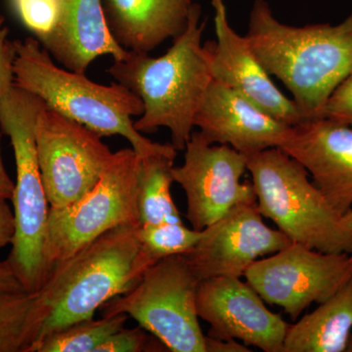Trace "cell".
Here are the masks:
<instances>
[{"label":"cell","mask_w":352,"mask_h":352,"mask_svg":"<svg viewBox=\"0 0 352 352\" xmlns=\"http://www.w3.org/2000/svg\"><path fill=\"white\" fill-rule=\"evenodd\" d=\"M245 36L264 69L293 95L303 120L320 118L352 74V11L339 25L294 27L278 21L266 0H254Z\"/></svg>","instance_id":"6da1fadb"},{"label":"cell","mask_w":352,"mask_h":352,"mask_svg":"<svg viewBox=\"0 0 352 352\" xmlns=\"http://www.w3.org/2000/svg\"><path fill=\"white\" fill-rule=\"evenodd\" d=\"M140 226L120 224L53 266L36 292V338L31 349L50 333L94 318L97 310L133 288L156 263L141 248Z\"/></svg>","instance_id":"7a4b0ae2"},{"label":"cell","mask_w":352,"mask_h":352,"mask_svg":"<svg viewBox=\"0 0 352 352\" xmlns=\"http://www.w3.org/2000/svg\"><path fill=\"white\" fill-rule=\"evenodd\" d=\"M201 7L195 2L186 29L162 56L129 51L108 69L116 82L143 102L144 112L134 122L136 131L149 133L166 127L177 151H184L191 138L197 111L212 80L208 50L201 43L206 21L201 22Z\"/></svg>","instance_id":"3957f363"},{"label":"cell","mask_w":352,"mask_h":352,"mask_svg":"<svg viewBox=\"0 0 352 352\" xmlns=\"http://www.w3.org/2000/svg\"><path fill=\"white\" fill-rule=\"evenodd\" d=\"M14 76L17 87L43 99L47 107L104 136L120 135L140 157L175 149L153 142L134 127L133 117L144 112L138 95L120 83L92 82L85 74L57 66L34 36L14 41Z\"/></svg>","instance_id":"277c9868"},{"label":"cell","mask_w":352,"mask_h":352,"mask_svg":"<svg viewBox=\"0 0 352 352\" xmlns=\"http://www.w3.org/2000/svg\"><path fill=\"white\" fill-rule=\"evenodd\" d=\"M43 99L14 85L0 100V131L10 138L16 163L12 201L16 232L6 259L28 293H36L48 275L46 229L50 205L36 152V126Z\"/></svg>","instance_id":"5b68a950"},{"label":"cell","mask_w":352,"mask_h":352,"mask_svg":"<svg viewBox=\"0 0 352 352\" xmlns=\"http://www.w3.org/2000/svg\"><path fill=\"white\" fill-rule=\"evenodd\" d=\"M247 168L258 212L292 243L326 254H351L352 228L302 164L275 147L248 157Z\"/></svg>","instance_id":"8992f818"},{"label":"cell","mask_w":352,"mask_h":352,"mask_svg":"<svg viewBox=\"0 0 352 352\" xmlns=\"http://www.w3.org/2000/svg\"><path fill=\"white\" fill-rule=\"evenodd\" d=\"M199 280L184 254L153 264L127 293L100 308L102 315L126 314L173 352H210V338L197 312Z\"/></svg>","instance_id":"52a82bcc"},{"label":"cell","mask_w":352,"mask_h":352,"mask_svg":"<svg viewBox=\"0 0 352 352\" xmlns=\"http://www.w3.org/2000/svg\"><path fill=\"white\" fill-rule=\"evenodd\" d=\"M140 157L132 148L113 153L94 188L64 208H50L45 261L53 266L73 256L111 229L139 222L138 195Z\"/></svg>","instance_id":"ba28073f"},{"label":"cell","mask_w":352,"mask_h":352,"mask_svg":"<svg viewBox=\"0 0 352 352\" xmlns=\"http://www.w3.org/2000/svg\"><path fill=\"white\" fill-rule=\"evenodd\" d=\"M36 152L50 208H64L94 188L113 153L101 136L44 106L36 126Z\"/></svg>","instance_id":"9c48e42d"},{"label":"cell","mask_w":352,"mask_h":352,"mask_svg":"<svg viewBox=\"0 0 352 352\" xmlns=\"http://www.w3.org/2000/svg\"><path fill=\"white\" fill-rule=\"evenodd\" d=\"M244 278L264 302L283 308L293 320L312 303L326 302L352 278L346 252L326 254L291 243L258 259Z\"/></svg>","instance_id":"30bf717a"},{"label":"cell","mask_w":352,"mask_h":352,"mask_svg":"<svg viewBox=\"0 0 352 352\" xmlns=\"http://www.w3.org/2000/svg\"><path fill=\"white\" fill-rule=\"evenodd\" d=\"M184 151V163L173 166V176L184 190L192 228L204 230L236 206L256 201L252 182H242L247 156L228 145L210 144L199 131Z\"/></svg>","instance_id":"8fae6325"},{"label":"cell","mask_w":352,"mask_h":352,"mask_svg":"<svg viewBox=\"0 0 352 352\" xmlns=\"http://www.w3.org/2000/svg\"><path fill=\"white\" fill-rule=\"evenodd\" d=\"M199 318L210 325L208 336L236 340L265 352H283L289 324L271 311L258 292L241 277L217 276L199 282Z\"/></svg>","instance_id":"7c38bea8"},{"label":"cell","mask_w":352,"mask_h":352,"mask_svg":"<svg viewBox=\"0 0 352 352\" xmlns=\"http://www.w3.org/2000/svg\"><path fill=\"white\" fill-rule=\"evenodd\" d=\"M278 229L266 226L256 201L240 204L201 230L194 249L184 254L199 281L217 276L244 277L258 259L291 244Z\"/></svg>","instance_id":"4fadbf2b"},{"label":"cell","mask_w":352,"mask_h":352,"mask_svg":"<svg viewBox=\"0 0 352 352\" xmlns=\"http://www.w3.org/2000/svg\"><path fill=\"white\" fill-rule=\"evenodd\" d=\"M214 10L217 41L205 43L212 78L242 95L268 115L294 126L303 118L293 99L274 85L245 36L229 23L224 0H210Z\"/></svg>","instance_id":"5bb4252c"},{"label":"cell","mask_w":352,"mask_h":352,"mask_svg":"<svg viewBox=\"0 0 352 352\" xmlns=\"http://www.w3.org/2000/svg\"><path fill=\"white\" fill-rule=\"evenodd\" d=\"M302 164L340 215L352 210V129L335 120L317 118L292 126L281 146Z\"/></svg>","instance_id":"9a60e30c"},{"label":"cell","mask_w":352,"mask_h":352,"mask_svg":"<svg viewBox=\"0 0 352 352\" xmlns=\"http://www.w3.org/2000/svg\"><path fill=\"white\" fill-rule=\"evenodd\" d=\"M194 126L210 144L228 145L247 157L281 147L292 129L214 78L197 111Z\"/></svg>","instance_id":"2e32d148"},{"label":"cell","mask_w":352,"mask_h":352,"mask_svg":"<svg viewBox=\"0 0 352 352\" xmlns=\"http://www.w3.org/2000/svg\"><path fill=\"white\" fill-rule=\"evenodd\" d=\"M113 38L126 51L150 53L186 29L195 0H101Z\"/></svg>","instance_id":"e0dca14e"},{"label":"cell","mask_w":352,"mask_h":352,"mask_svg":"<svg viewBox=\"0 0 352 352\" xmlns=\"http://www.w3.org/2000/svg\"><path fill=\"white\" fill-rule=\"evenodd\" d=\"M60 17L50 56L65 69L87 73L97 58L111 55L115 60L127 56L113 38L101 0H59Z\"/></svg>","instance_id":"ac0fdd59"},{"label":"cell","mask_w":352,"mask_h":352,"mask_svg":"<svg viewBox=\"0 0 352 352\" xmlns=\"http://www.w3.org/2000/svg\"><path fill=\"white\" fill-rule=\"evenodd\" d=\"M352 339V278L326 302L289 325L283 352H349Z\"/></svg>","instance_id":"d6986e66"},{"label":"cell","mask_w":352,"mask_h":352,"mask_svg":"<svg viewBox=\"0 0 352 352\" xmlns=\"http://www.w3.org/2000/svg\"><path fill=\"white\" fill-rule=\"evenodd\" d=\"M177 150L140 157L138 207L141 226L182 222L171 196L173 163Z\"/></svg>","instance_id":"ffe728a7"},{"label":"cell","mask_w":352,"mask_h":352,"mask_svg":"<svg viewBox=\"0 0 352 352\" xmlns=\"http://www.w3.org/2000/svg\"><path fill=\"white\" fill-rule=\"evenodd\" d=\"M36 293L0 291V352H29L36 338Z\"/></svg>","instance_id":"44dd1931"},{"label":"cell","mask_w":352,"mask_h":352,"mask_svg":"<svg viewBox=\"0 0 352 352\" xmlns=\"http://www.w3.org/2000/svg\"><path fill=\"white\" fill-rule=\"evenodd\" d=\"M126 314L85 319L46 336L30 352H95L109 336L124 327Z\"/></svg>","instance_id":"7402d4cb"},{"label":"cell","mask_w":352,"mask_h":352,"mask_svg":"<svg viewBox=\"0 0 352 352\" xmlns=\"http://www.w3.org/2000/svg\"><path fill=\"white\" fill-rule=\"evenodd\" d=\"M139 241L145 254L154 263L176 254H186L198 244L201 231L188 228L182 222H163L140 226Z\"/></svg>","instance_id":"603a6c76"},{"label":"cell","mask_w":352,"mask_h":352,"mask_svg":"<svg viewBox=\"0 0 352 352\" xmlns=\"http://www.w3.org/2000/svg\"><path fill=\"white\" fill-rule=\"evenodd\" d=\"M8 4L21 24L48 52L59 24V0H8Z\"/></svg>","instance_id":"cb8c5ba5"},{"label":"cell","mask_w":352,"mask_h":352,"mask_svg":"<svg viewBox=\"0 0 352 352\" xmlns=\"http://www.w3.org/2000/svg\"><path fill=\"white\" fill-rule=\"evenodd\" d=\"M164 347L166 349L157 338L139 326L133 329L122 327L109 336L95 352L162 351L159 349Z\"/></svg>","instance_id":"d4e9b609"},{"label":"cell","mask_w":352,"mask_h":352,"mask_svg":"<svg viewBox=\"0 0 352 352\" xmlns=\"http://www.w3.org/2000/svg\"><path fill=\"white\" fill-rule=\"evenodd\" d=\"M320 118L335 120L352 129V74L329 97Z\"/></svg>","instance_id":"484cf974"},{"label":"cell","mask_w":352,"mask_h":352,"mask_svg":"<svg viewBox=\"0 0 352 352\" xmlns=\"http://www.w3.org/2000/svg\"><path fill=\"white\" fill-rule=\"evenodd\" d=\"M4 23L6 18L0 14V100L15 85L14 62L16 51L13 41L8 38L9 29Z\"/></svg>","instance_id":"4316f807"},{"label":"cell","mask_w":352,"mask_h":352,"mask_svg":"<svg viewBox=\"0 0 352 352\" xmlns=\"http://www.w3.org/2000/svg\"><path fill=\"white\" fill-rule=\"evenodd\" d=\"M15 232V214L6 199L0 198V249L12 244Z\"/></svg>","instance_id":"83f0119b"},{"label":"cell","mask_w":352,"mask_h":352,"mask_svg":"<svg viewBox=\"0 0 352 352\" xmlns=\"http://www.w3.org/2000/svg\"><path fill=\"white\" fill-rule=\"evenodd\" d=\"M0 291L25 292L7 261L0 263Z\"/></svg>","instance_id":"f1b7e54d"},{"label":"cell","mask_w":352,"mask_h":352,"mask_svg":"<svg viewBox=\"0 0 352 352\" xmlns=\"http://www.w3.org/2000/svg\"><path fill=\"white\" fill-rule=\"evenodd\" d=\"M1 133H0V198L12 200L14 190H15V183L12 182L10 176L7 173L6 168H4L3 162H2Z\"/></svg>","instance_id":"f546056e"},{"label":"cell","mask_w":352,"mask_h":352,"mask_svg":"<svg viewBox=\"0 0 352 352\" xmlns=\"http://www.w3.org/2000/svg\"><path fill=\"white\" fill-rule=\"evenodd\" d=\"M344 219L347 226L352 228V210L351 212H347L346 215H344Z\"/></svg>","instance_id":"4dcf8cb0"},{"label":"cell","mask_w":352,"mask_h":352,"mask_svg":"<svg viewBox=\"0 0 352 352\" xmlns=\"http://www.w3.org/2000/svg\"><path fill=\"white\" fill-rule=\"evenodd\" d=\"M351 254V259H352V251L351 252V254Z\"/></svg>","instance_id":"1f68e13d"}]
</instances>
